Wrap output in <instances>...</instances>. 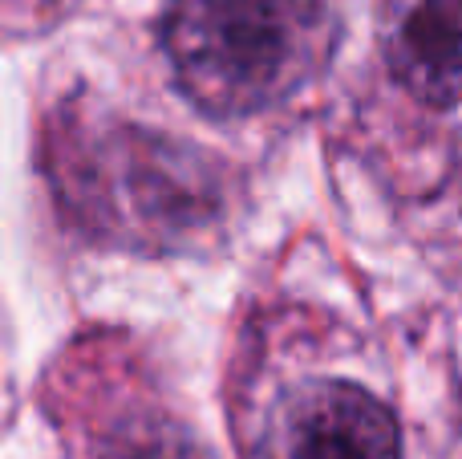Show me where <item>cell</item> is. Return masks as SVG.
Returning a JSON list of instances; mask_svg holds the SVG:
<instances>
[{
  "instance_id": "6da1fadb",
  "label": "cell",
  "mask_w": 462,
  "mask_h": 459,
  "mask_svg": "<svg viewBox=\"0 0 462 459\" xmlns=\"http://www.w3.org/2000/svg\"><path fill=\"white\" fill-rule=\"evenodd\" d=\"M162 45L199 110L247 118L312 81L333 53V21L320 0H171Z\"/></svg>"
},
{
  "instance_id": "7a4b0ae2",
  "label": "cell",
  "mask_w": 462,
  "mask_h": 459,
  "mask_svg": "<svg viewBox=\"0 0 462 459\" xmlns=\"http://www.w3.org/2000/svg\"><path fill=\"white\" fill-rule=\"evenodd\" d=\"M268 459H402L390 407L353 382H312L276 407Z\"/></svg>"
},
{
  "instance_id": "3957f363",
  "label": "cell",
  "mask_w": 462,
  "mask_h": 459,
  "mask_svg": "<svg viewBox=\"0 0 462 459\" xmlns=\"http://www.w3.org/2000/svg\"><path fill=\"white\" fill-rule=\"evenodd\" d=\"M382 53L430 106L462 102V0H382Z\"/></svg>"
},
{
  "instance_id": "277c9868",
  "label": "cell",
  "mask_w": 462,
  "mask_h": 459,
  "mask_svg": "<svg viewBox=\"0 0 462 459\" xmlns=\"http://www.w3.org/2000/svg\"><path fill=\"white\" fill-rule=\"evenodd\" d=\"M102 459H211L208 447L195 444L175 423H134L126 436L106 447Z\"/></svg>"
}]
</instances>
